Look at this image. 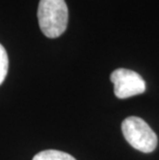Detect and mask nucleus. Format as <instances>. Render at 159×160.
Returning a JSON list of instances; mask_svg holds the SVG:
<instances>
[{
	"instance_id": "1",
	"label": "nucleus",
	"mask_w": 159,
	"mask_h": 160,
	"mask_svg": "<svg viewBox=\"0 0 159 160\" xmlns=\"http://www.w3.org/2000/svg\"><path fill=\"white\" fill-rule=\"evenodd\" d=\"M39 28L49 38L63 34L68 23V8L65 0H40L37 9Z\"/></svg>"
},
{
	"instance_id": "2",
	"label": "nucleus",
	"mask_w": 159,
	"mask_h": 160,
	"mask_svg": "<svg viewBox=\"0 0 159 160\" xmlns=\"http://www.w3.org/2000/svg\"><path fill=\"white\" fill-rule=\"evenodd\" d=\"M122 132L131 147L143 153H151L157 147V135L138 117H128L122 122Z\"/></svg>"
},
{
	"instance_id": "3",
	"label": "nucleus",
	"mask_w": 159,
	"mask_h": 160,
	"mask_svg": "<svg viewBox=\"0 0 159 160\" xmlns=\"http://www.w3.org/2000/svg\"><path fill=\"white\" fill-rule=\"evenodd\" d=\"M111 82L114 84L115 95L120 98H128L144 93L146 83L140 74L133 70L118 68L111 73Z\"/></svg>"
},
{
	"instance_id": "4",
	"label": "nucleus",
	"mask_w": 159,
	"mask_h": 160,
	"mask_svg": "<svg viewBox=\"0 0 159 160\" xmlns=\"http://www.w3.org/2000/svg\"><path fill=\"white\" fill-rule=\"evenodd\" d=\"M32 160H77L72 155L58 150H45L38 152Z\"/></svg>"
},
{
	"instance_id": "5",
	"label": "nucleus",
	"mask_w": 159,
	"mask_h": 160,
	"mask_svg": "<svg viewBox=\"0 0 159 160\" xmlns=\"http://www.w3.org/2000/svg\"><path fill=\"white\" fill-rule=\"evenodd\" d=\"M8 71V56L1 43H0V85L4 82Z\"/></svg>"
}]
</instances>
